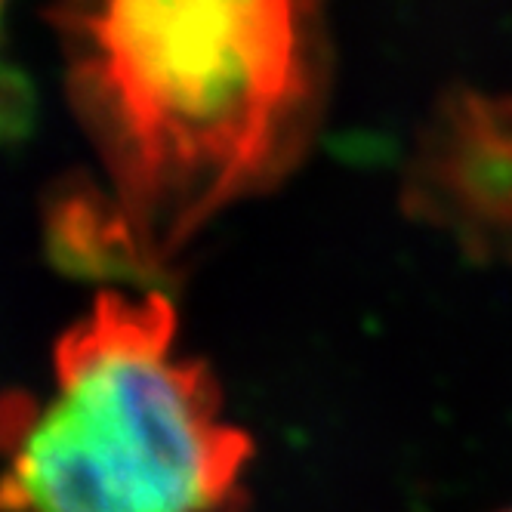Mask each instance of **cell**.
<instances>
[{
  "instance_id": "7a4b0ae2",
  "label": "cell",
  "mask_w": 512,
  "mask_h": 512,
  "mask_svg": "<svg viewBox=\"0 0 512 512\" xmlns=\"http://www.w3.org/2000/svg\"><path fill=\"white\" fill-rule=\"evenodd\" d=\"M0 512H241L250 438L161 294H102L41 401L0 408Z\"/></svg>"
},
{
  "instance_id": "3957f363",
  "label": "cell",
  "mask_w": 512,
  "mask_h": 512,
  "mask_svg": "<svg viewBox=\"0 0 512 512\" xmlns=\"http://www.w3.org/2000/svg\"><path fill=\"white\" fill-rule=\"evenodd\" d=\"M509 512H512V509H509Z\"/></svg>"
},
{
  "instance_id": "6da1fadb",
  "label": "cell",
  "mask_w": 512,
  "mask_h": 512,
  "mask_svg": "<svg viewBox=\"0 0 512 512\" xmlns=\"http://www.w3.org/2000/svg\"><path fill=\"white\" fill-rule=\"evenodd\" d=\"M71 105L108 179L62 219L71 256L155 269L297 145L312 28L281 0L62 7Z\"/></svg>"
}]
</instances>
